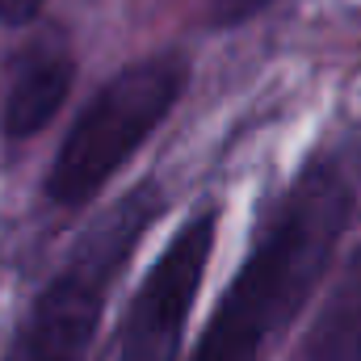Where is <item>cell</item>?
I'll use <instances>...</instances> for the list:
<instances>
[{
    "label": "cell",
    "mask_w": 361,
    "mask_h": 361,
    "mask_svg": "<svg viewBox=\"0 0 361 361\" xmlns=\"http://www.w3.org/2000/svg\"><path fill=\"white\" fill-rule=\"evenodd\" d=\"M294 361H361V244L345 261L324 311L311 319Z\"/></svg>",
    "instance_id": "8992f818"
},
{
    "label": "cell",
    "mask_w": 361,
    "mask_h": 361,
    "mask_svg": "<svg viewBox=\"0 0 361 361\" xmlns=\"http://www.w3.org/2000/svg\"><path fill=\"white\" fill-rule=\"evenodd\" d=\"M76 80V63H72V51L63 42H34L17 55V68H13V80H8V97H4V114H0V126L8 139H30L38 135L68 101Z\"/></svg>",
    "instance_id": "5b68a950"
},
{
    "label": "cell",
    "mask_w": 361,
    "mask_h": 361,
    "mask_svg": "<svg viewBox=\"0 0 361 361\" xmlns=\"http://www.w3.org/2000/svg\"><path fill=\"white\" fill-rule=\"evenodd\" d=\"M160 214V189L147 180L114 202L76 240L68 261L38 290L4 361H85L101 328L105 302Z\"/></svg>",
    "instance_id": "7a4b0ae2"
},
{
    "label": "cell",
    "mask_w": 361,
    "mask_h": 361,
    "mask_svg": "<svg viewBox=\"0 0 361 361\" xmlns=\"http://www.w3.org/2000/svg\"><path fill=\"white\" fill-rule=\"evenodd\" d=\"M357 189L336 156L307 164L277 197L252 252L214 302L189 361H261L332 269Z\"/></svg>",
    "instance_id": "6da1fadb"
},
{
    "label": "cell",
    "mask_w": 361,
    "mask_h": 361,
    "mask_svg": "<svg viewBox=\"0 0 361 361\" xmlns=\"http://www.w3.org/2000/svg\"><path fill=\"white\" fill-rule=\"evenodd\" d=\"M269 4L273 0H210V17L219 25H240V21H248L252 13H261Z\"/></svg>",
    "instance_id": "52a82bcc"
},
{
    "label": "cell",
    "mask_w": 361,
    "mask_h": 361,
    "mask_svg": "<svg viewBox=\"0 0 361 361\" xmlns=\"http://www.w3.org/2000/svg\"><path fill=\"white\" fill-rule=\"evenodd\" d=\"M42 4L47 0H0V21L4 25H25L42 13Z\"/></svg>",
    "instance_id": "ba28073f"
},
{
    "label": "cell",
    "mask_w": 361,
    "mask_h": 361,
    "mask_svg": "<svg viewBox=\"0 0 361 361\" xmlns=\"http://www.w3.org/2000/svg\"><path fill=\"white\" fill-rule=\"evenodd\" d=\"M214 227L219 210H202L169 240V248L156 257V265L139 281L122 315L114 361H177L185 324L193 315L202 277L214 252Z\"/></svg>",
    "instance_id": "277c9868"
},
{
    "label": "cell",
    "mask_w": 361,
    "mask_h": 361,
    "mask_svg": "<svg viewBox=\"0 0 361 361\" xmlns=\"http://www.w3.org/2000/svg\"><path fill=\"white\" fill-rule=\"evenodd\" d=\"M185 80L189 68L180 55H152L122 68L63 135L55 164L47 173V197L55 206L92 202L114 180V173L152 139V130L173 114Z\"/></svg>",
    "instance_id": "3957f363"
}]
</instances>
